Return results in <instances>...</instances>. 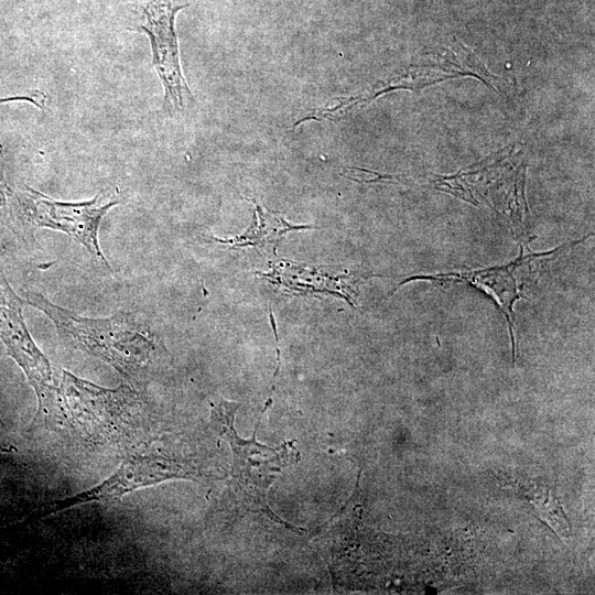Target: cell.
Masks as SVG:
<instances>
[{"label":"cell","mask_w":595,"mask_h":595,"mask_svg":"<svg viewBox=\"0 0 595 595\" xmlns=\"http://www.w3.org/2000/svg\"><path fill=\"white\" fill-rule=\"evenodd\" d=\"M126 454L119 467L107 479L74 496L48 502L41 510V516H51L91 502L115 501L144 487L196 475L194 467L182 458L160 450H149L147 444Z\"/></svg>","instance_id":"4"},{"label":"cell","mask_w":595,"mask_h":595,"mask_svg":"<svg viewBox=\"0 0 595 595\" xmlns=\"http://www.w3.org/2000/svg\"><path fill=\"white\" fill-rule=\"evenodd\" d=\"M56 401L60 418L90 444L126 453L145 444V402L130 386L105 388L62 370Z\"/></svg>","instance_id":"2"},{"label":"cell","mask_w":595,"mask_h":595,"mask_svg":"<svg viewBox=\"0 0 595 595\" xmlns=\"http://www.w3.org/2000/svg\"><path fill=\"white\" fill-rule=\"evenodd\" d=\"M252 203L256 206L255 220L246 232L234 239L219 240L220 242H228L234 245V247L277 246L284 234L292 230L311 228V226L291 225L281 215L270 210L263 204L261 205L253 199Z\"/></svg>","instance_id":"9"},{"label":"cell","mask_w":595,"mask_h":595,"mask_svg":"<svg viewBox=\"0 0 595 595\" xmlns=\"http://www.w3.org/2000/svg\"><path fill=\"white\" fill-rule=\"evenodd\" d=\"M584 239L576 242H570L558 247L547 252H530L524 253L521 246L520 256L512 262L506 266L455 271L437 274H416L410 277L407 281H402L398 286L409 281L414 280H434V281H457L465 282L484 291L493 298L504 313L511 335L513 356H515V337H513V303L522 298L521 292L524 285L529 282L533 274V263L540 259L548 258L561 253L563 250L571 248L574 245L581 244Z\"/></svg>","instance_id":"7"},{"label":"cell","mask_w":595,"mask_h":595,"mask_svg":"<svg viewBox=\"0 0 595 595\" xmlns=\"http://www.w3.org/2000/svg\"><path fill=\"white\" fill-rule=\"evenodd\" d=\"M187 6H175L173 0H150L144 8L145 23L140 26L150 39L153 66L165 89L164 109L171 113L194 100L182 74L174 28L177 11Z\"/></svg>","instance_id":"8"},{"label":"cell","mask_w":595,"mask_h":595,"mask_svg":"<svg viewBox=\"0 0 595 595\" xmlns=\"http://www.w3.org/2000/svg\"><path fill=\"white\" fill-rule=\"evenodd\" d=\"M359 99L360 97L335 98L332 101H328L325 106L313 109L309 115L296 121L293 128L307 120L338 121L358 102Z\"/></svg>","instance_id":"11"},{"label":"cell","mask_w":595,"mask_h":595,"mask_svg":"<svg viewBox=\"0 0 595 595\" xmlns=\"http://www.w3.org/2000/svg\"><path fill=\"white\" fill-rule=\"evenodd\" d=\"M237 402L218 399L212 403L210 425L229 444L232 453V485L245 504L278 520L267 505V493L283 468L296 463L299 451L293 442L273 448L256 440L241 439L234 426Z\"/></svg>","instance_id":"3"},{"label":"cell","mask_w":595,"mask_h":595,"mask_svg":"<svg viewBox=\"0 0 595 595\" xmlns=\"http://www.w3.org/2000/svg\"><path fill=\"white\" fill-rule=\"evenodd\" d=\"M23 300L0 270V339L19 365L37 399V414L57 412L56 389L50 360L36 346L23 317Z\"/></svg>","instance_id":"6"},{"label":"cell","mask_w":595,"mask_h":595,"mask_svg":"<svg viewBox=\"0 0 595 595\" xmlns=\"http://www.w3.org/2000/svg\"><path fill=\"white\" fill-rule=\"evenodd\" d=\"M342 175L360 183L396 182L398 177L389 174H380L360 167H345Z\"/></svg>","instance_id":"12"},{"label":"cell","mask_w":595,"mask_h":595,"mask_svg":"<svg viewBox=\"0 0 595 595\" xmlns=\"http://www.w3.org/2000/svg\"><path fill=\"white\" fill-rule=\"evenodd\" d=\"M446 50L452 57H450L443 50H441V52H443V55L441 56L442 58H445L450 65L459 67V69L464 71V73H467L468 75L477 76L482 80L486 82L488 86L496 89L497 82H500V79L493 76L472 51L456 41Z\"/></svg>","instance_id":"10"},{"label":"cell","mask_w":595,"mask_h":595,"mask_svg":"<svg viewBox=\"0 0 595 595\" xmlns=\"http://www.w3.org/2000/svg\"><path fill=\"white\" fill-rule=\"evenodd\" d=\"M20 214L31 228H48L62 231L82 245L98 263L110 268L98 240L102 217L119 203L110 188L100 191L93 199L79 203L54 201L25 186L18 193Z\"/></svg>","instance_id":"5"},{"label":"cell","mask_w":595,"mask_h":595,"mask_svg":"<svg viewBox=\"0 0 595 595\" xmlns=\"http://www.w3.org/2000/svg\"><path fill=\"white\" fill-rule=\"evenodd\" d=\"M8 188L3 182L0 181V208L6 206Z\"/></svg>","instance_id":"14"},{"label":"cell","mask_w":595,"mask_h":595,"mask_svg":"<svg viewBox=\"0 0 595 595\" xmlns=\"http://www.w3.org/2000/svg\"><path fill=\"white\" fill-rule=\"evenodd\" d=\"M24 302L44 313L68 346L111 366L133 387L145 382L162 356L161 343L136 312L83 317L32 291Z\"/></svg>","instance_id":"1"},{"label":"cell","mask_w":595,"mask_h":595,"mask_svg":"<svg viewBox=\"0 0 595 595\" xmlns=\"http://www.w3.org/2000/svg\"><path fill=\"white\" fill-rule=\"evenodd\" d=\"M0 451L4 453L14 451V446L9 440L8 430L1 415H0Z\"/></svg>","instance_id":"13"}]
</instances>
